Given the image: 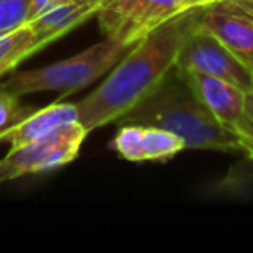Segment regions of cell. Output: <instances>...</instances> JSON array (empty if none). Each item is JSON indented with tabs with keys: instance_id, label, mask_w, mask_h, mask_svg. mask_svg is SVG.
<instances>
[{
	"instance_id": "ba28073f",
	"label": "cell",
	"mask_w": 253,
	"mask_h": 253,
	"mask_svg": "<svg viewBox=\"0 0 253 253\" xmlns=\"http://www.w3.org/2000/svg\"><path fill=\"white\" fill-rule=\"evenodd\" d=\"M111 149L126 162H167L186 149L179 135L162 126L120 123Z\"/></svg>"
},
{
	"instance_id": "d6986e66",
	"label": "cell",
	"mask_w": 253,
	"mask_h": 253,
	"mask_svg": "<svg viewBox=\"0 0 253 253\" xmlns=\"http://www.w3.org/2000/svg\"><path fill=\"white\" fill-rule=\"evenodd\" d=\"M250 14H252V12H250Z\"/></svg>"
},
{
	"instance_id": "7a4b0ae2",
	"label": "cell",
	"mask_w": 253,
	"mask_h": 253,
	"mask_svg": "<svg viewBox=\"0 0 253 253\" xmlns=\"http://www.w3.org/2000/svg\"><path fill=\"white\" fill-rule=\"evenodd\" d=\"M116 123L162 126L179 135L186 149L232 153L246 158L245 144L218 122L175 66L149 97Z\"/></svg>"
},
{
	"instance_id": "277c9868",
	"label": "cell",
	"mask_w": 253,
	"mask_h": 253,
	"mask_svg": "<svg viewBox=\"0 0 253 253\" xmlns=\"http://www.w3.org/2000/svg\"><path fill=\"white\" fill-rule=\"evenodd\" d=\"M87 135V128L73 122L32 142L11 146V151L0 160V184L70 165L78 158Z\"/></svg>"
},
{
	"instance_id": "2e32d148",
	"label": "cell",
	"mask_w": 253,
	"mask_h": 253,
	"mask_svg": "<svg viewBox=\"0 0 253 253\" xmlns=\"http://www.w3.org/2000/svg\"><path fill=\"white\" fill-rule=\"evenodd\" d=\"M245 108H246L248 116L252 118V122H253V88H252V90L245 92Z\"/></svg>"
},
{
	"instance_id": "52a82bcc",
	"label": "cell",
	"mask_w": 253,
	"mask_h": 253,
	"mask_svg": "<svg viewBox=\"0 0 253 253\" xmlns=\"http://www.w3.org/2000/svg\"><path fill=\"white\" fill-rule=\"evenodd\" d=\"M179 73L218 122L245 144L246 160L253 162V122L245 108V92L224 80L180 70Z\"/></svg>"
},
{
	"instance_id": "4fadbf2b",
	"label": "cell",
	"mask_w": 253,
	"mask_h": 253,
	"mask_svg": "<svg viewBox=\"0 0 253 253\" xmlns=\"http://www.w3.org/2000/svg\"><path fill=\"white\" fill-rule=\"evenodd\" d=\"M33 0H0V37L9 35L30 21Z\"/></svg>"
},
{
	"instance_id": "9c48e42d",
	"label": "cell",
	"mask_w": 253,
	"mask_h": 253,
	"mask_svg": "<svg viewBox=\"0 0 253 253\" xmlns=\"http://www.w3.org/2000/svg\"><path fill=\"white\" fill-rule=\"evenodd\" d=\"M198 25L253 70V14L225 0L203 9Z\"/></svg>"
},
{
	"instance_id": "6da1fadb",
	"label": "cell",
	"mask_w": 253,
	"mask_h": 253,
	"mask_svg": "<svg viewBox=\"0 0 253 253\" xmlns=\"http://www.w3.org/2000/svg\"><path fill=\"white\" fill-rule=\"evenodd\" d=\"M201 11L203 9L182 12L139 40L109 70L104 82L77 102L78 122L88 134L120 122L158 88L175 66L177 54L189 32L198 25Z\"/></svg>"
},
{
	"instance_id": "5b68a950",
	"label": "cell",
	"mask_w": 253,
	"mask_h": 253,
	"mask_svg": "<svg viewBox=\"0 0 253 253\" xmlns=\"http://www.w3.org/2000/svg\"><path fill=\"white\" fill-rule=\"evenodd\" d=\"M182 12V0H104L95 16L104 39L134 47Z\"/></svg>"
},
{
	"instance_id": "8fae6325",
	"label": "cell",
	"mask_w": 253,
	"mask_h": 253,
	"mask_svg": "<svg viewBox=\"0 0 253 253\" xmlns=\"http://www.w3.org/2000/svg\"><path fill=\"white\" fill-rule=\"evenodd\" d=\"M78 122V108L73 102H54L42 109H33L26 118L9 130L4 137V142L11 146H19L32 142L50 132L57 130L59 126Z\"/></svg>"
},
{
	"instance_id": "3957f363",
	"label": "cell",
	"mask_w": 253,
	"mask_h": 253,
	"mask_svg": "<svg viewBox=\"0 0 253 253\" xmlns=\"http://www.w3.org/2000/svg\"><path fill=\"white\" fill-rule=\"evenodd\" d=\"M130 50L128 45L104 39L88 49L57 63L28 71H18L5 78L0 88L11 94L26 95L37 92H61L63 95L82 90L109 73L113 66Z\"/></svg>"
},
{
	"instance_id": "30bf717a",
	"label": "cell",
	"mask_w": 253,
	"mask_h": 253,
	"mask_svg": "<svg viewBox=\"0 0 253 253\" xmlns=\"http://www.w3.org/2000/svg\"><path fill=\"white\" fill-rule=\"evenodd\" d=\"M102 2L104 0H77L70 4H61L30 19L26 25L32 30L40 49H43L97 14Z\"/></svg>"
},
{
	"instance_id": "8992f818",
	"label": "cell",
	"mask_w": 253,
	"mask_h": 253,
	"mask_svg": "<svg viewBox=\"0 0 253 253\" xmlns=\"http://www.w3.org/2000/svg\"><path fill=\"white\" fill-rule=\"evenodd\" d=\"M175 68L187 73L224 80L243 92L253 88V70L239 61L225 45H222L213 35L196 25L186 37L179 54Z\"/></svg>"
},
{
	"instance_id": "e0dca14e",
	"label": "cell",
	"mask_w": 253,
	"mask_h": 253,
	"mask_svg": "<svg viewBox=\"0 0 253 253\" xmlns=\"http://www.w3.org/2000/svg\"><path fill=\"white\" fill-rule=\"evenodd\" d=\"M231 2H234V4H238L239 7L246 9V11L253 14V0H231Z\"/></svg>"
},
{
	"instance_id": "ac0fdd59",
	"label": "cell",
	"mask_w": 253,
	"mask_h": 253,
	"mask_svg": "<svg viewBox=\"0 0 253 253\" xmlns=\"http://www.w3.org/2000/svg\"><path fill=\"white\" fill-rule=\"evenodd\" d=\"M70 2H77V0H54V4L56 5H61V4H70ZM54 5V7H56Z\"/></svg>"
},
{
	"instance_id": "9a60e30c",
	"label": "cell",
	"mask_w": 253,
	"mask_h": 253,
	"mask_svg": "<svg viewBox=\"0 0 253 253\" xmlns=\"http://www.w3.org/2000/svg\"><path fill=\"white\" fill-rule=\"evenodd\" d=\"M186 11H198V9H207L211 5L222 4L225 0H182Z\"/></svg>"
},
{
	"instance_id": "7c38bea8",
	"label": "cell",
	"mask_w": 253,
	"mask_h": 253,
	"mask_svg": "<svg viewBox=\"0 0 253 253\" xmlns=\"http://www.w3.org/2000/svg\"><path fill=\"white\" fill-rule=\"evenodd\" d=\"M39 50L40 45L28 25L21 26L9 35L0 37V78Z\"/></svg>"
},
{
	"instance_id": "5bb4252c",
	"label": "cell",
	"mask_w": 253,
	"mask_h": 253,
	"mask_svg": "<svg viewBox=\"0 0 253 253\" xmlns=\"http://www.w3.org/2000/svg\"><path fill=\"white\" fill-rule=\"evenodd\" d=\"M33 108L23 106L19 97L7 90L0 88V142L4 141L5 134L12 130L23 118L30 115Z\"/></svg>"
}]
</instances>
